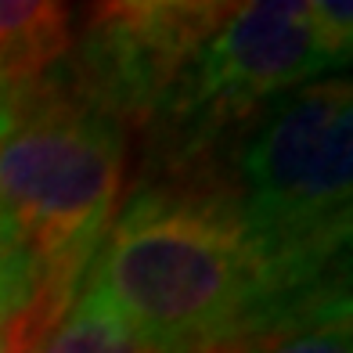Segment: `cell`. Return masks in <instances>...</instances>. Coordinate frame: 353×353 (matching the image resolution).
<instances>
[{"instance_id": "obj_5", "label": "cell", "mask_w": 353, "mask_h": 353, "mask_svg": "<svg viewBox=\"0 0 353 353\" xmlns=\"http://www.w3.org/2000/svg\"><path fill=\"white\" fill-rule=\"evenodd\" d=\"M231 4H108L76 47L69 83L123 123L163 112L173 87Z\"/></svg>"}, {"instance_id": "obj_9", "label": "cell", "mask_w": 353, "mask_h": 353, "mask_svg": "<svg viewBox=\"0 0 353 353\" xmlns=\"http://www.w3.org/2000/svg\"><path fill=\"white\" fill-rule=\"evenodd\" d=\"M33 314H37V274L14 238L0 223V325L14 328L19 350L33 343Z\"/></svg>"}, {"instance_id": "obj_6", "label": "cell", "mask_w": 353, "mask_h": 353, "mask_svg": "<svg viewBox=\"0 0 353 353\" xmlns=\"http://www.w3.org/2000/svg\"><path fill=\"white\" fill-rule=\"evenodd\" d=\"M76 14L47 0H0V108L47 83L58 61L72 54Z\"/></svg>"}, {"instance_id": "obj_4", "label": "cell", "mask_w": 353, "mask_h": 353, "mask_svg": "<svg viewBox=\"0 0 353 353\" xmlns=\"http://www.w3.org/2000/svg\"><path fill=\"white\" fill-rule=\"evenodd\" d=\"M321 72H335V65L317 43L310 0L231 4L191 58L163 112L199 144V137L228 130L281 94L314 83Z\"/></svg>"}, {"instance_id": "obj_11", "label": "cell", "mask_w": 353, "mask_h": 353, "mask_svg": "<svg viewBox=\"0 0 353 353\" xmlns=\"http://www.w3.org/2000/svg\"><path fill=\"white\" fill-rule=\"evenodd\" d=\"M0 353H19L14 335H11V325H0Z\"/></svg>"}, {"instance_id": "obj_1", "label": "cell", "mask_w": 353, "mask_h": 353, "mask_svg": "<svg viewBox=\"0 0 353 353\" xmlns=\"http://www.w3.org/2000/svg\"><path fill=\"white\" fill-rule=\"evenodd\" d=\"M87 274L144 353H213L317 288L281 274L228 191L166 184L119 205Z\"/></svg>"}, {"instance_id": "obj_2", "label": "cell", "mask_w": 353, "mask_h": 353, "mask_svg": "<svg viewBox=\"0 0 353 353\" xmlns=\"http://www.w3.org/2000/svg\"><path fill=\"white\" fill-rule=\"evenodd\" d=\"M123 181L126 123L72 83L0 108V223L37 274L33 343L76 299Z\"/></svg>"}, {"instance_id": "obj_3", "label": "cell", "mask_w": 353, "mask_h": 353, "mask_svg": "<svg viewBox=\"0 0 353 353\" xmlns=\"http://www.w3.org/2000/svg\"><path fill=\"white\" fill-rule=\"evenodd\" d=\"M353 90L325 76L260 108L228 191L249 234L299 288L335 274L350 242Z\"/></svg>"}, {"instance_id": "obj_7", "label": "cell", "mask_w": 353, "mask_h": 353, "mask_svg": "<svg viewBox=\"0 0 353 353\" xmlns=\"http://www.w3.org/2000/svg\"><path fill=\"white\" fill-rule=\"evenodd\" d=\"M213 353H353L346 274L321 281L278 321Z\"/></svg>"}, {"instance_id": "obj_10", "label": "cell", "mask_w": 353, "mask_h": 353, "mask_svg": "<svg viewBox=\"0 0 353 353\" xmlns=\"http://www.w3.org/2000/svg\"><path fill=\"white\" fill-rule=\"evenodd\" d=\"M310 22L328 61L335 69L346 65L353 51V4L350 0H310Z\"/></svg>"}, {"instance_id": "obj_8", "label": "cell", "mask_w": 353, "mask_h": 353, "mask_svg": "<svg viewBox=\"0 0 353 353\" xmlns=\"http://www.w3.org/2000/svg\"><path fill=\"white\" fill-rule=\"evenodd\" d=\"M29 353H144V346L112 310L101 288L87 281L69 310L29 346Z\"/></svg>"}]
</instances>
